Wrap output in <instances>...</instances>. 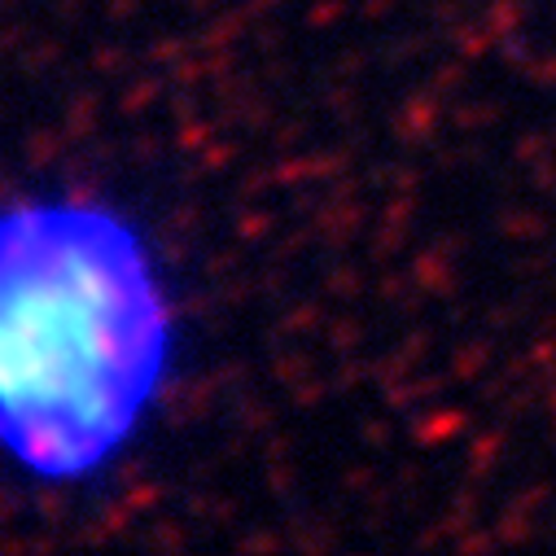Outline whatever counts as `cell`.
<instances>
[{"mask_svg":"<svg viewBox=\"0 0 556 556\" xmlns=\"http://www.w3.org/2000/svg\"><path fill=\"white\" fill-rule=\"evenodd\" d=\"M176 316L150 241L92 198L0 211V452L40 482L97 478L167 386Z\"/></svg>","mask_w":556,"mask_h":556,"instance_id":"cell-1","label":"cell"}]
</instances>
